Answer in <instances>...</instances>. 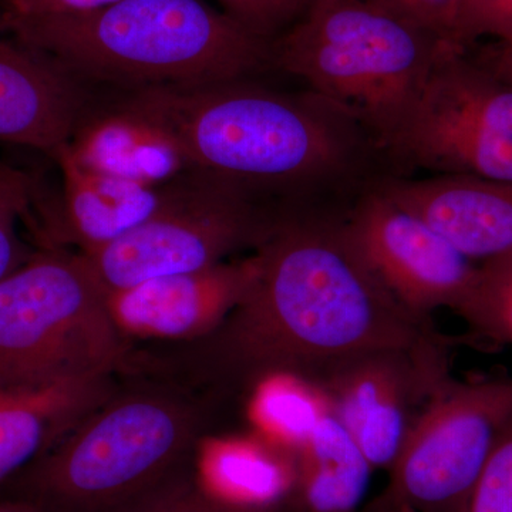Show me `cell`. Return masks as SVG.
Segmentation results:
<instances>
[{
    "instance_id": "obj_15",
    "label": "cell",
    "mask_w": 512,
    "mask_h": 512,
    "mask_svg": "<svg viewBox=\"0 0 512 512\" xmlns=\"http://www.w3.org/2000/svg\"><path fill=\"white\" fill-rule=\"evenodd\" d=\"M82 83L47 57L0 37V143L55 157L84 116Z\"/></svg>"
},
{
    "instance_id": "obj_20",
    "label": "cell",
    "mask_w": 512,
    "mask_h": 512,
    "mask_svg": "<svg viewBox=\"0 0 512 512\" xmlns=\"http://www.w3.org/2000/svg\"><path fill=\"white\" fill-rule=\"evenodd\" d=\"M254 390L258 393L259 413L275 430L274 443L295 454L319 421L332 412L322 390L302 377H271Z\"/></svg>"
},
{
    "instance_id": "obj_4",
    "label": "cell",
    "mask_w": 512,
    "mask_h": 512,
    "mask_svg": "<svg viewBox=\"0 0 512 512\" xmlns=\"http://www.w3.org/2000/svg\"><path fill=\"white\" fill-rule=\"evenodd\" d=\"M2 25L77 82L127 92L249 80L272 67L271 40L202 0H119L76 15L5 13Z\"/></svg>"
},
{
    "instance_id": "obj_3",
    "label": "cell",
    "mask_w": 512,
    "mask_h": 512,
    "mask_svg": "<svg viewBox=\"0 0 512 512\" xmlns=\"http://www.w3.org/2000/svg\"><path fill=\"white\" fill-rule=\"evenodd\" d=\"M56 446L0 488L42 512H121L190 470L215 423L217 394L131 370Z\"/></svg>"
},
{
    "instance_id": "obj_23",
    "label": "cell",
    "mask_w": 512,
    "mask_h": 512,
    "mask_svg": "<svg viewBox=\"0 0 512 512\" xmlns=\"http://www.w3.org/2000/svg\"><path fill=\"white\" fill-rule=\"evenodd\" d=\"M460 512H512V417Z\"/></svg>"
},
{
    "instance_id": "obj_12",
    "label": "cell",
    "mask_w": 512,
    "mask_h": 512,
    "mask_svg": "<svg viewBox=\"0 0 512 512\" xmlns=\"http://www.w3.org/2000/svg\"><path fill=\"white\" fill-rule=\"evenodd\" d=\"M255 252L197 272L150 279L106 295L124 339L133 342H191L210 335L242 302L254 284Z\"/></svg>"
},
{
    "instance_id": "obj_7",
    "label": "cell",
    "mask_w": 512,
    "mask_h": 512,
    "mask_svg": "<svg viewBox=\"0 0 512 512\" xmlns=\"http://www.w3.org/2000/svg\"><path fill=\"white\" fill-rule=\"evenodd\" d=\"M377 151L409 173L512 183V84L448 43Z\"/></svg>"
},
{
    "instance_id": "obj_9",
    "label": "cell",
    "mask_w": 512,
    "mask_h": 512,
    "mask_svg": "<svg viewBox=\"0 0 512 512\" xmlns=\"http://www.w3.org/2000/svg\"><path fill=\"white\" fill-rule=\"evenodd\" d=\"M512 417V376L448 377L414 421L382 512H460Z\"/></svg>"
},
{
    "instance_id": "obj_5",
    "label": "cell",
    "mask_w": 512,
    "mask_h": 512,
    "mask_svg": "<svg viewBox=\"0 0 512 512\" xmlns=\"http://www.w3.org/2000/svg\"><path fill=\"white\" fill-rule=\"evenodd\" d=\"M448 43L369 0H309L272 40V67L345 110L377 148Z\"/></svg>"
},
{
    "instance_id": "obj_13",
    "label": "cell",
    "mask_w": 512,
    "mask_h": 512,
    "mask_svg": "<svg viewBox=\"0 0 512 512\" xmlns=\"http://www.w3.org/2000/svg\"><path fill=\"white\" fill-rule=\"evenodd\" d=\"M120 376L0 363V488L106 402Z\"/></svg>"
},
{
    "instance_id": "obj_22",
    "label": "cell",
    "mask_w": 512,
    "mask_h": 512,
    "mask_svg": "<svg viewBox=\"0 0 512 512\" xmlns=\"http://www.w3.org/2000/svg\"><path fill=\"white\" fill-rule=\"evenodd\" d=\"M32 200V181L18 168L0 161V281L35 254L19 235V222Z\"/></svg>"
},
{
    "instance_id": "obj_19",
    "label": "cell",
    "mask_w": 512,
    "mask_h": 512,
    "mask_svg": "<svg viewBox=\"0 0 512 512\" xmlns=\"http://www.w3.org/2000/svg\"><path fill=\"white\" fill-rule=\"evenodd\" d=\"M295 501L303 512H357L373 473L352 434L332 412L296 450Z\"/></svg>"
},
{
    "instance_id": "obj_2",
    "label": "cell",
    "mask_w": 512,
    "mask_h": 512,
    "mask_svg": "<svg viewBox=\"0 0 512 512\" xmlns=\"http://www.w3.org/2000/svg\"><path fill=\"white\" fill-rule=\"evenodd\" d=\"M120 103L167 131L191 170L256 197L345 187L380 157L365 128L311 90L235 80L133 90Z\"/></svg>"
},
{
    "instance_id": "obj_17",
    "label": "cell",
    "mask_w": 512,
    "mask_h": 512,
    "mask_svg": "<svg viewBox=\"0 0 512 512\" xmlns=\"http://www.w3.org/2000/svg\"><path fill=\"white\" fill-rule=\"evenodd\" d=\"M55 161L63 180V221L56 241L89 254L150 220L164 198L163 187H148L76 163L64 150Z\"/></svg>"
},
{
    "instance_id": "obj_10",
    "label": "cell",
    "mask_w": 512,
    "mask_h": 512,
    "mask_svg": "<svg viewBox=\"0 0 512 512\" xmlns=\"http://www.w3.org/2000/svg\"><path fill=\"white\" fill-rule=\"evenodd\" d=\"M443 338L352 357L313 380L373 470L392 468L421 410L450 377Z\"/></svg>"
},
{
    "instance_id": "obj_24",
    "label": "cell",
    "mask_w": 512,
    "mask_h": 512,
    "mask_svg": "<svg viewBox=\"0 0 512 512\" xmlns=\"http://www.w3.org/2000/svg\"><path fill=\"white\" fill-rule=\"evenodd\" d=\"M512 40V0H460L451 43L463 49L480 40Z\"/></svg>"
},
{
    "instance_id": "obj_14",
    "label": "cell",
    "mask_w": 512,
    "mask_h": 512,
    "mask_svg": "<svg viewBox=\"0 0 512 512\" xmlns=\"http://www.w3.org/2000/svg\"><path fill=\"white\" fill-rule=\"evenodd\" d=\"M373 184L477 265L512 255V183L441 174Z\"/></svg>"
},
{
    "instance_id": "obj_11",
    "label": "cell",
    "mask_w": 512,
    "mask_h": 512,
    "mask_svg": "<svg viewBox=\"0 0 512 512\" xmlns=\"http://www.w3.org/2000/svg\"><path fill=\"white\" fill-rule=\"evenodd\" d=\"M343 222L380 284L416 318L431 322L439 309L464 308L476 284V262L375 184L363 190Z\"/></svg>"
},
{
    "instance_id": "obj_29",
    "label": "cell",
    "mask_w": 512,
    "mask_h": 512,
    "mask_svg": "<svg viewBox=\"0 0 512 512\" xmlns=\"http://www.w3.org/2000/svg\"><path fill=\"white\" fill-rule=\"evenodd\" d=\"M467 50L495 76L512 84V40H490L487 45Z\"/></svg>"
},
{
    "instance_id": "obj_25",
    "label": "cell",
    "mask_w": 512,
    "mask_h": 512,
    "mask_svg": "<svg viewBox=\"0 0 512 512\" xmlns=\"http://www.w3.org/2000/svg\"><path fill=\"white\" fill-rule=\"evenodd\" d=\"M121 512H261L232 507L198 484L195 467L178 474Z\"/></svg>"
},
{
    "instance_id": "obj_28",
    "label": "cell",
    "mask_w": 512,
    "mask_h": 512,
    "mask_svg": "<svg viewBox=\"0 0 512 512\" xmlns=\"http://www.w3.org/2000/svg\"><path fill=\"white\" fill-rule=\"evenodd\" d=\"M119 0H9L5 13L13 16L76 15L94 12Z\"/></svg>"
},
{
    "instance_id": "obj_8",
    "label": "cell",
    "mask_w": 512,
    "mask_h": 512,
    "mask_svg": "<svg viewBox=\"0 0 512 512\" xmlns=\"http://www.w3.org/2000/svg\"><path fill=\"white\" fill-rule=\"evenodd\" d=\"M256 195L188 171L164 185L156 214L123 237L83 256L106 295L150 279L202 271L255 251L274 228Z\"/></svg>"
},
{
    "instance_id": "obj_6",
    "label": "cell",
    "mask_w": 512,
    "mask_h": 512,
    "mask_svg": "<svg viewBox=\"0 0 512 512\" xmlns=\"http://www.w3.org/2000/svg\"><path fill=\"white\" fill-rule=\"evenodd\" d=\"M133 346L82 255L50 247L0 281V363L124 375Z\"/></svg>"
},
{
    "instance_id": "obj_27",
    "label": "cell",
    "mask_w": 512,
    "mask_h": 512,
    "mask_svg": "<svg viewBox=\"0 0 512 512\" xmlns=\"http://www.w3.org/2000/svg\"><path fill=\"white\" fill-rule=\"evenodd\" d=\"M420 28L451 42L460 0H369Z\"/></svg>"
},
{
    "instance_id": "obj_26",
    "label": "cell",
    "mask_w": 512,
    "mask_h": 512,
    "mask_svg": "<svg viewBox=\"0 0 512 512\" xmlns=\"http://www.w3.org/2000/svg\"><path fill=\"white\" fill-rule=\"evenodd\" d=\"M222 12L249 32L274 40L305 12L309 0H217Z\"/></svg>"
},
{
    "instance_id": "obj_21",
    "label": "cell",
    "mask_w": 512,
    "mask_h": 512,
    "mask_svg": "<svg viewBox=\"0 0 512 512\" xmlns=\"http://www.w3.org/2000/svg\"><path fill=\"white\" fill-rule=\"evenodd\" d=\"M458 315L478 336L512 346V255L478 265L473 292Z\"/></svg>"
},
{
    "instance_id": "obj_1",
    "label": "cell",
    "mask_w": 512,
    "mask_h": 512,
    "mask_svg": "<svg viewBox=\"0 0 512 512\" xmlns=\"http://www.w3.org/2000/svg\"><path fill=\"white\" fill-rule=\"evenodd\" d=\"M254 252V284L228 318L204 338L141 353L147 370L222 399L271 377L313 382L352 357L441 338L380 284L343 215L281 214Z\"/></svg>"
},
{
    "instance_id": "obj_18",
    "label": "cell",
    "mask_w": 512,
    "mask_h": 512,
    "mask_svg": "<svg viewBox=\"0 0 512 512\" xmlns=\"http://www.w3.org/2000/svg\"><path fill=\"white\" fill-rule=\"evenodd\" d=\"M195 477L222 503L248 511L282 512L296 498V454L268 439L222 441L201 447Z\"/></svg>"
},
{
    "instance_id": "obj_16",
    "label": "cell",
    "mask_w": 512,
    "mask_h": 512,
    "mask_svg": "<svg viewBox=\"0 0 512 512\" xmlns=\"http://www.w3.org/2000/svg\"><path fill=\"white\" fill-rule=\"evenodd\" d=\"M64 150L84 168L148 187H163L191 171L167 131L121 103L83 116Z\"/></svg>"
},
{
    "instance_id": "obj_30",
    "label": "cell",
    "mask_w": 512,
    "mask_h": 512,
    "mask_svg": "<svg viewBox=\"0 0 512 512\" xmlns=\"http://www.w3.org/2000/svg\"><path fill=\"white\" fill-rule=\"evenodd\" d=\"M0 512H42L36 505L19 498L0 497Z\"/></svg>"
}]
</instances>
